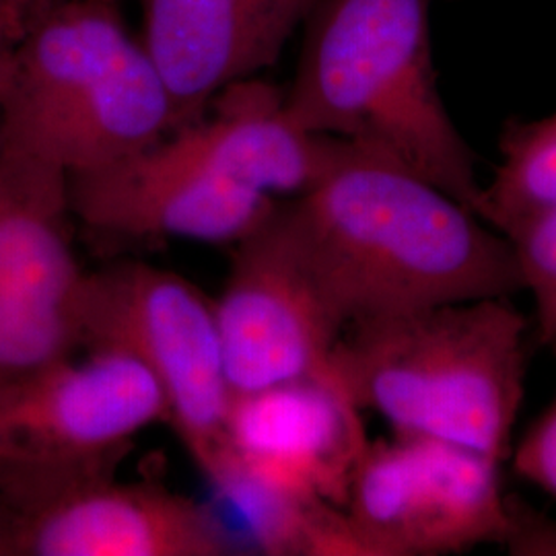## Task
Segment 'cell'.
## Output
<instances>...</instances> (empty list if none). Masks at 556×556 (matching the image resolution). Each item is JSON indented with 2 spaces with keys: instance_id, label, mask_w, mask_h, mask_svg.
I'll return each mask as SVG.
<instances>
[{
  "instance_id": "obj_19",
  "label": "cell",
  "mask_w": 556,
  "mask_h": 556,
  "mask_svg": "<svg viewBox=\"0 0 556 556\" xmlns=\"http://www.w3.org/2000/svg\"><path fill=\"white\" fill-rule=\"evenodd\" d=\"M59 0H0V15L25 34Z\"/></svg>"
},
{
  "instance_id": "obj_9",
  "label": "cell",
  "mask_w": 556,
  "mask_h": 556,
  "mask_svg": "<svg viewBox=\"0 0 556 556\" xmlns=\"http://www.w3.org/2000/svg\"><path fill=\"white\" fill-rule=\"evenodd\" d=\"M285 200V199H282ZM277 213L233 245L231 270L215 301L231 394L303 378H330L342 321Z\"/></svg>"
},
{
  "instance_id": "obj_15",
  "label": "cell",
  "mask_w": 556,
  "mask_h": 556,
  "mask_svg": "<svg viewBox=\"0 0 556 556\" xmlns=\"http://www.w3.org/2000/svg\"><path fill=\"white\" fill-rule=\"evenodd\" d=\"M556 208V114L516 122L503 132L501 161L482 186L478 219L509 236L517 225Z\"/></svg>"
},
{
  "instance_id": "obj_21",
  "label": "cell",
  "mask_w": 556,
  "mask_h": 556,
  "mask_svg": "<svg viewBox=\"0 0 556 556\" xmlns=\"http://www.w3.org/2000/svg\"><path fill=\"white\" fill-rule=\"evenodd\" d=\"M0 556H20L17 517L2 493H0Z\"/></svg>"
},
{
  "instance_id": "obj_13",
  "label": "cell",
  "mask_w": 556,
  "mask_h": 556,
  "mask_svg": "<svg viewBox=\"0 0 556 556\" xmlns=\"http://www.w3.org/2000/svg\"><path fill=\"white\" fill-rule=\"evenodd\" d=\"M321 0H142V43L178 112L199 119L239 80L273 66Z\"/></svg>"
},
{
  "instance_id": "obj_8",
  "label": "cell",
  "mask_w": 556,
  "mask_h": 556,
  "mask_svg": "<svg viewBox=\"0 0 556 556\" xmlns=\"http://www.w3.org/2000/svg\"><path fill=\"white\" fill-rule=\"evenodd\" d=\"M68 176L0 140V378L79 349L73 305L85 270L71 245Z\"/></svg>"
},
{
  "instance_id": "obj_16",
  "label": "cell",
  "mask_w": 556,
  "mask_h": 556,
  "mask_svg": "<svg viewBox=\"0 0 556 556\" xmlns=\"http://www.w3.org/2000/svg\"><path fill=\"white\" fill-rule=\"evenodd\" d=\"M514 243L523 289L536 307V337L556 346V208L523 220L507 236Z\"/></svg>"
},
{
  "instance_id": "obj_5",
  "label": "cell",
  "mask_w": 556,
  "mask_h": 556,
  "mask_svg": "<svg viewBox=\"0 0 556 556\" xmlns=\"http://www.w3.org/2000/svg\"><path fill=\"white\" fill-rule=\"evenodd\" d=\"M73 326L79 346L124 353L157 379L167 425L200 470L217 482L233 394L215 301L172 270L118 262L83 275Z\"/></svg>"
},
{
  "instance_id": "obj_4",
  "label": "cell",
  "mask_w": 556,
  "mask_h": 556,
  "mask_svg": "<svg viewBox=\"0 0 556 556\" xmlns=\"http://www.w3.org/2000/svg\"><path fill=\"white\" fill-rule=\"evenodd\" d=\"M178 130L160 68L110 0H59L21 38L0 140L62 174L128 160Z\"/></svg>"
},
{
  "instance_id": "obj_23",
  "label": "cell",
  "mask_w": 556,
  "mask_h": 556,
  "mask_svg": "<svg viewBox=\"0 0 556 556\" xmlns=\"http://www.w3.org/2000/svg\"><path fill=\"white\" fill-rule=\"evenodd\" d=\"M110 2H116V0H110Z\"/></svg>"
},
{
  "instance_id": "obj_10",
  "label": "cell",
  "mask_w": 556,
  "mask_h": 556,
  "mask_svg": "<svg viewBox=\"0 0 556 556\" xmlns=\"http://www.w3.org/2000/svg\"><path fill=\"white\" fill-rule=\"evenodd\" d=\"M73 217L126 239L236 245L277 213L280 200L225 178L167 135L128 160L68 178Z\"/></svg>"
},
{
  "instance_id": "obj_2",
  "label": "cell",
  "mask_w": 556,
  "mask_h": 556,
  "mask_svg": "<svg viewBox=\"0 0 556 556\" xmlns=\"http://www.w3.org/2000/svg\"><path fill=\"white\" fill-rule=\"evenodd\" d=\"M433 0H321L285 110L299 128L394 161L478 217L475 155L439 91Z\"/></svg>"
},
{
  "instance_id": "obj_12",
  "label": "cell",
  "mask_w": 556,
  "mask_h": 556,
  "mask_svg": "<svg viewBox=\"0 0 556 556\" xmlns=\"http://www.w3.org/2000/svg\"><path fill=\"white\" fill-rule=\"evenodd\" d=\"M20 556H227L231 542L192 498L160 484L87 480L13 509Z\"/></svg>"
},
{
  "instance_id": "obj_1",
  "label": "cell",
  "mask_w": 556,
  "mask_h": 556,
  "mask_svg": "<svg viewBox=\"0 0 556 556\" xmlns=\"http://www.w3.org/2000/svg\"><path fill=\"white\" fill-rule=\"evenodd\" d=\"M282 215L344 328L523 291L511 239L351 142L309 190L282 200Z\"/></svg>"
},
{
  "instance_id": "obj_17",
  "label": "cell",
  "mask_w": 556,
  "mask_h": 556,
  "mask_svg": "<svg viewBox=\"0 0 556 556\" xmlns=\"http://www.w3.org/2000/svg\"><path fill=\"white\" fill-rule=\"evenodd\" d=\"M517 475L556 498V396L514 452Z\"/></svg>"
},
{
  "instance_id": "obj_18",
  "label": "cell",
  "mask_w": 556,
  "mask_h": 556,
  "mask_svg": "<svg viewBox=\"0 0 556 556\" xmlns=\"http://www.w3.org/2000/svg\"><path fill=\"white\" fill-rule=\"evenodd\" d=\"M514 528L505 546L514 555H556V523L526 514L521 505L511 503Z\"/></svg>"
},
{
  "instance_id": "obj_22",
  "label": "cell",
  "mask_w": 556,
  "mask_h": 556,
  "mask_svg": "<svg viewBox=\"0 0 556 556\" xmlns=\"http://www.w3.org/2000/svg\"><path fill=\"white\" fill-rule=\"evenodd\" d=\"M2 381H4V379L0 378V383H2Z\"/></svg>"
},
{
  "instance_id": "obj_6",
  "label": "cell",
  "mask_w": 556,
  "mask_h": 556,
  "mask_svg": "<svg viewBox=\"0 0 556 556\" xmlns=\"http://www.w3.org/2000/svg\"><path fill=\"white\" fill-rule=\"evenodd\" d=\"M167 422L157 379L137 358L91 351L0 383V493L11 505L116 477L132 441Z\"/></svg>"
},
{
  "instance_id": "obj_20",
  "label": "cell",
  "mask_w": 556,
  "mask_h": 556,
  "mask_svg": "<svg viewBox=\"0 0 556 556\" xmlns=\"http://www.w3.org/2000/svg\"><path fill=\"white\" fill-rule=\"evenodd\" d=\"M21 38H23V34L20 29L7 17L0 15V105L7 96V89H9L15 52H17V43Z\"/></svg>"
},
{
  "instance_id": "obj_7",
  "label": "cell",
  "mask_w": 556,
  "mask_h": 556,
  "mask_svg": "<svg viewBox=\"0 0 556 556\" xmlns=\"http://www.w3.org/2000/svg\"><path fill=\"white\" fill-rule=\"evenodd\" d=\"M501 462L431 438L369 441L344 501L365 556H439L505 544L511 501Z\"/></svg>"
},
{
  "instance_id": "obj_11",
  "label": "cell",
  "mask_w": 556,
  "mask_h": 556,
  "mask_svg": "<svg viewBox=\"0 0 556 556\" xmlns=\"http://www.w3.org/2000/svg\"><path fill=\"white\" fill-rule=\"evenodd\" d=\"M223 475L344 507L369 439L361 408L337 376L303 378L231 400Z\"/></svg>"
},
{
  "instance_id": "obj_14",
  "label": "cell",
  "mask_w": 556,
  "mask_h": 556,
  "mask_svg": "<svg viewBox=\"0 0 556 556\" xmlns=\"http://www.w3.org/2000/svg\"><path fill=\"white\" fill-rule=\"evenodd\" d=\"M220 491L245 517L262 553L273 556H365L344 511L314 495L229 475Z\"/></svg>"
},
{
  "instance_id": "obj_3",
  "label": "cell",
  "mask_w": 556,
  "mask_h": 556,
  "mask_svg": "<svg viewBox=\"0 0 556 556\" xmlns=\"http://www.w3.org/2000/svg\"><path fill=\"white\" fill-rule=\"evenodd\" d=\"M528 326L509 298L443 303L344 328L332 365L358 408L394 435L503 464L526 392Z\"/></svg>"
}]
</instances>
